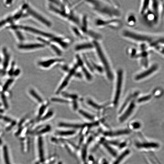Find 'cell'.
Wrapping results in <instances>:
<instances>
[{"label": "cell", "instance_id": "6da1fadb", "mask_svg": "<svg viewBox=\"0 0 164 164\" xmlns=\"http://www.w3.org/2000/svg\"><path fill=\"white\" fill-rule=\"evenodd\" d=\"M86 2L95 12L104 17V19H112L119 16V13L110 1H86Z\"/></svg>", "mask_w": 164, "mask_h": 164}, {"label": "cell", "instance_id": "7a4b0ae2", "mask_svg": "<svg viewBox=\"0 0 164 164\" xmlns=\"http://www.w3.org/2000/svg\"><path fill=\"white\" fill-rule=\"evenodd\" d=\"M93 42L94 44V49L100 61V64L104 69V72L108 80L112 81L114 78L113 72L106 52L99 41H93Z\"/></svg>", "mask_w": 164, "mask_h": 164}, {"label": "cell", "instance_id": "3957f363", "mask_svg": "<svg viewBox=\"0 0 164 164\" xmlns=\"http://www.w3.org/2000/svg\"><path fill=\"white\" fill-rule=\"evenodd\" d=\"M123 72L122 69L118 70L117 73V80L116 84V90L114 103L115 105H117L120 98L123 81Z\"/></svg>", "mask_w": 164, "mask_h": 164}, {"label": "cell", "instance_id": "277c9868", "mask_svg": "<svg viewBox=\"0 0 164 164\" xmlns=\"http://www.w3.org/2000/svg\"><path fill=\"white\" fill-rule=\"evenodd\" d=\"M11 28L14 29H22L27 31L31 32L34 34L40 35L41 36H43V37L50 39V41L54 37L55 35L50 33H47L46 32L42 31L36 29L32 28V27H28V26H14L11 27Z\"/></svg>", "mask_w": 164, "mask_h": 164}, {"label": "cell", "instance_id": "5b68a950", "mask_svg": "<svg viewBox=\"0 0 164 164\" xmlns=\"http://www.w3.org/2000/svg\"><path fill=\"white\" fill-rule=\"evenodd\" d=\"M27 11L28 13L31 15L33 16L35 19H37L40 22L43 24L45 26L48 27H51L52 26V23L48 19H47L45 17L42 16V15L38 13L36 11L33 10L29 6L27 7Z\"/></svg>", "mask_w": 164, "mask_h": 164}, {"label": "cell", "instance_id": "8992f818", "mask_svg": "<svg viewBox=\"0 0 164 164\" xmlns=\"http://www.w3.org/2000/svg\"><path fill=\"white\" fill-rule=\"evenodd\" d=\"M64 61V59L58 57L56 58H50L46 60L42 61L39 62L38 64L40 66L44 68H47L51 66L62 63Z\"/></svg>", "mask_w": 164, "mask_h": 164}, {"label": "cell", "instance_id": "52a82bcc", "mask_svg": "<svg viewBox=\"0 0 164 164\" xmlns=\"http://www.w3.org/2000/svg\"><path fill=\"white\" fill-rule=\"evenodd\" d=\"M94 49V44L93 42H86L76 44L74 47V49L76 52H80Z\"/></svg>", "mask_w": 164, "mask_h": 164}, {"label": "cell", "instance_id": "ba28073f", "mask_svg": "<svg viewBox=\"0 0 164 164\" xmlns=\"http://www.w3.org/2000/svg\"><path fill=\"white\" fill-rule=\"evenodd\" d=\"M123 35L125 37L133 39L137 41L143 42V41H150L149 37L139 35V34H136L135 33L128 31H124L123 33Z\"/></svg>", "mask_w": 164, "mask_h": 164}, {"label": "cell", "instance_id": "9c48e42d", "mask_svg": "<svg viewBox=\"0 0 164 164\" xmlns=\"http://www.w3.org/2000/svg\"><path fill=\"white\" fill-rule=\"evenodd\" d=\"M157 68V65H153L147 70L144 71V72L137 74L135 77V80L138 81V80H142L144 78L147 77L151 75L152 73L155 72Z\"/></svg>", "mask_w": 164, "mask_h": 164}, {"label": "cell", "instance_id": "30bf717a", "mask_svg": "<svg viewBox=\"0 0 164 164\" xmlns=\"http://www.w3.org/2000/svg\"><path fill=\"white\" fill-rule=\"evenodd\" d=\"M45 46L44 44L42 43H34V44H21L18 45V48L22 50H33L39 48H44Z\"/></svg>", "mask_w": 164, "mask_h": 164}, {"label": "cell", "instance_id": "8fae6325", "mask_svg": "<svg viewBox=\"0 0 164 164\" xmlns=\"http://www.w3.org/2000/svg\"><path fill=\"white\" fill-rule=\"evenodd\" d=\"M134 107H135V104L134 102H132L130 105L128 106L127 110H126L125 112V113L122 115V116L120 117V121L121 122H123L126 120L127 118H128L132 112L133 110Z\"/></svg>", "mask_w": 164, "mask_h": 164}, {"label": "cell", "instance_id": "7c38bea8", "mask_svg": "<svg viewBox=\"0 0 164 164\" xmlns=\"http://www.w3.org/2000/svg\"><path fill=\"white\" fill-rule=\"evenodd\" d=\"M129 133V131L128 130H122L115 131L106 132L104 133V135L107 136H115L126 135L128 134Z\"/></svg>", "mask_w": 164, "mask_h": 164}, {"label": "cell", "instance_id": "4fadbf2b", "mask_svg": "<svg viewBox=\"0 0 164 164\" xmlns=\"http://www.w3.org/2000/svg\"><path fill=\"white\" fill-rule=\"evenodd\" d=\"M58 125L60 127L75 128V129L82 128L84 126V125L82 124L70 123H60Z\"/></svg>", "mask_w": 164, "mask_h": 164}, {"label": "cell", "instance_id": "5bb4252c", "mask_svg": "<svg viewBox=\"0 0 164 164\" xmlns=\"http://www.w3.org/2000/svg\"><path fill=\"white\" fill-rule=\"evenodd\" d=\"M136 146L139 148H156L158 147L159 145L156 143H138L136 144Z\"/></svg>", "mask_w": 164, "mask_h": 164}, {"label": "cell", "instance_id": "9a60e30c", "mask_svg": "<svg viewBox=\"0 0 164 164\" xmlns=\"http://www.w3.org/2000/svg\"><path fill=\"white\" fill-rule=\"evenodd\" d=\"M3 52L4 55V61H3V66L4 69H6L9 65V60H10V56L7 51V49L4 48L3 49Z\"/></svg>", "mask_w": 164, "mask_h": 164}, {"label": "cell", "instance_id": "2e32d148", "mask_svg": "<svg viewBox=\"0 0 164 164\" xmlns=\"http://www.w3.org/2000/svg\"><path fill=\"white\" fill-rule=\"evenodd\" d=\"M39 149L40 159L41 161H43L44 160V152H43V141L41 137H40L39 139Z\"/></svg>", "mask_w": 164, "mask_h": 164}, {"label": "cell", "instance_id": "e0dca14e", "mask_svg": "<svg viewBox=\"0 0 164 164\" xmlns=\"http://www.w3.org/2000/svg\"><path fill=\"white\" fill-rule=\"evenodd\" d=\"M102 143L104 146V147L107 150V151H108L109 152H110V153H111V155H112L114 156H116V153L114 150L109 145L108 143L104 141L102 142Z\"/></svg>", "mask_w": 164, "mask_h": 164}, {"label": "cell", "instance_id": "ac0fdd59", "mask_svg": "<svg viewBox=\"0 0 164 164\" xmlns=\"http://www.w3.org/2000/svg\"><path fill=\"white\" fill-rule=\"evenodd\" d=\"M129 151L128 150L125 151L118 158V159H117L113 164H119L120 163L121 161H122L123 159H124V158L127 155L129 154Z\"/></svg>", "mask_w": 164, "mask_h": 164}, {"label": "cell", "instance_id": "d6986e66", "mask_svg": "<svg viewBox=\"0 0 164 164\" xmlns=\"http://www.w3.org/2000/svg\"><path fill=\"white\" fill-rule=\"evenodd\" d=\"M76 132L74 130L66 131H57V134L58 135L62 136H71L75 134Z\"/></svg>", "mask_w": 164, "mask_h": 164}, {"label": "cell", "instance_id": "ffe728a7", "mask_svg": "<svg viewBox=\"0 0 164 164\" xmlns=\"http://www.w3.org/2000/svg\"><path fill=\"white\" fill-rule=\"evenodd\" d=\"M3 156H4L5 163V164H11L10 162L9 155H8L7 149L6 146H4L3 147Z\"/></svg>", "mask_w": 164, "mask_h": 164}, {"label": "cell", "instance_id": "44dd1931", "mask_svg": "<svg viewBox=\"0 0 164 164\" xmlns=\"http://www.w3.org/2000/svg\"><path fill=\"white\" fill-rule=\"evenodd\" d=\"M79 112L81 115L89 120H93L94 119V117L92 115H91L90 114L88 113L86 111L82 110H79Z\"/></svg>", "mask_w": 164, "mask_h": 164}, {"label": "cell", "instance_id": "7402d4cb", "mask_svg": "<svg viewBox=\"0 0 164 164\" xmlns=\"http://www.w3.org/2000/svg\"><path fill=\"white\" fill-rule=\"evenodd\" d=\"M88 104H89L90 106L93 108L96 109L97 110H100L102 108V106H100L98 104H96L95 102L91 100H88L87 102Z\"/></svg>", "mask_w": 164, "mask_h": 164}, {"label": "cell", "instance_id": "603a6c76", "mask_svg": "<svg viewBox=\"0 0 164 164\" xmlns=\"http://www.w3.org/2000/svg\"><path fill=\"white\" fill-rule=\"evenodd\" d=\"M30 93L32 95V96H33V97H34V98H35V99L37 100L38 101L40 102H42V98H41V97H40L39 96L37 95V94L35 92L34 90H31Z\"/></svg>", "mask_w": 164, "mask_h": 164}, {"label": "cell", "instance_id": "cb8c5ba5", "mask_svg": "<svg viewBox=\"0 0 164 164\" xmlns=\"http://www.w3.org/2000/svg\"><path fill=\"white\" fill-rule=\"evenodd\" d=\"M62 96L66 98H71L72 99H76L77 98V96L75 95L71 94L66 93H63Z\"/></svg>", "mask_w": 164, "mask_h": 164}, {"label": "cell", "instance_id": "d4e9b609", "mask_svg": "<svg viewBox=\"0 0 164 164\" xmlns=\"http://www.w3.org/2000/svg\"><path fill=\"white\" fill-rule=\"evenodd\" d=\"M13 82V80L12 79H9V80H8L7 82H6L4 86H3V90L5 91V90H7V89L9 88V86Z\"/></svg>", "mask_w": 164, "mask_h": 164}, {"label": "cell", "instance_id": "484cf974", "mask_svg": "<svg viewBox=\"0 0 164 164\" xmlns=\"http://www.w3.org/2000/svg\"><path fill=\"white\" fill-rule=\"evenodd\" d=\"M144 2H145L144 3V4H143V7L142 9L141 12L142 13H144V11H145V10L147 9L148 5H149V1H145Z\"/></svg>", "mask_w": 164, "mask_h": 164}, {"label": "cell", "instance_id": "4316f807", "mask_svg": "<svg viewBox=\"0 0 164 164\" xmlns=\"http://www.w3.org/2000/svg\"><path fill=\"white\" fill-rule=\"evenodd\" d=\"M52 101L55 102H58L60 103H67V101L64 100L62 99L58 98H52Z\"/></svg>", "mask_w": 164, "mask_h": 164}, {"label": "cell", "instance_id": "83f0119b", "mask_svg": "<svg viewBox=\"0 0 164 164\" xmlns=\"http://www.w3.org/2000/svg\"><path fill=\"white\" fill-rule=\"evenodd\" d=\"M16 35H17V37L21 41H23L24 40L23 36L22 35L21 33L20 32L17 31L16 32Z\"/></svg>", "mask_w": 164, "mask_h": 164}, {"label": "cell", "instance_id": "f1b7e54d", "mask_svg": "<svg viewBox=\"0 0 164 164\" xmlns=\"http://www.w3.org/2000/svg\"><path fill=\"white\" fill-rule=\"evenodd\" d=\"M151 98V96H146V97H143V98H141V99H140L139 100V102L145 101L148 100H149L150 98Z\"/></svg>", "mask_w": 164, "mask_h": 164}, {"label": "cell", "instance_id": "f546056e", "mask_svg": "<svg viewBox=\"0 0 164 164\" xmlns=\"http://www.w3.org/2000/svg\"><path fill=\"white\" fill-rule=\"evenodd\" d=\"M52 112L51 111L48 112L47 114H46V115L44 116V118H43V120H45L48 119V118H50L51 116H52Z\"/></svg>", "mask_w": 164, "mask_h": 164}, {"label": "cell", "instance_id": "4dcf8cb0", "mask_svg": "<svg viewBox=\"0 0 164 164\" xmlns=\"http://www.w3.org/2000/svg\"><path fill=\"white\" fill-rule=\"evenodd\" d=\"M132 126L133 128L137 129V128H139V127H140V124L138 122H135L133 123L132 124Z\"/></svg>", "mask_w": 164, "mask_h": 164}, {"label": "cell", "instance_id": "1f68e13d", "mask_svg": "<svg viewBox=\"0 0 164 164\" xmlns=\"http://www.w3.org/2000/svg\"><path fill=\"white\" fill-rule=\"evenodd\" d=\"M50 127H49V126H48V127H47L46 128H44V129H42V131H41V132H40V133H44L46 132L49 131L50 130Z\"/></svg>", "mask_w": 164, "mask_h": 164}, {"label": "cell", "instance_id": "d6a6232c", "mask_svg": "<svg viewBox=\"0 0 164 164\" xmlns=\"http://www.w3.org/2000/svg\"><path fill=\"white\" fill-rule=\"evenodd\" d=\"M46 107V106H42V107L41 108L39 112V114L40 115H42L43 114V112H44V110H45Z\"/></svg>", "mask_w": 164, "mask_h": 164}, {"label": "cell", "instance_id": "836d02e7", "mask_svg": "<svg viewBox=\"0 0 164 164\" xmlns=\"http://www.w3.org/2000/svg\"><path fill=\"white\" fill-rule=\"evenodd\" d=\"M14 64H13L12 66H11V68L10 69V71H9V75H11L13 74L14 72Z\"/></svg>", "mask_w": 164, "mask_h": 164}, {"label": "cell", "instance_id": "e575fe53", "mask_svg": "<svg viewBox=\"0 0 164 164\" xmlns=\"http://www.w3.org/2000/svg\"><path fill=\"white\" fill-rule=\"evenodd\" d=\"M2 99H3V103H4L5 106L6 107H7V104L6 101L5 100V97L3 96H2Z\"/></svg>", "mask_w": 164, "mask_h": 164}, {"label": "cell", "instance_id": "d590c367", "mask_svg": "<svg viewBox=\"0 0 164 164\" xmlns=\"http://www.w3.org/2000/svg\"><path fill=\"white\" fill-rule=\"evenodd\" d=\"M20 73V70H17L15 72H14L13 74L15 76L18 75Z\"/></svg>", "mask_w": 164, "mask_h": 164}, {"label": "cell", "instance_id": "8d00e7d4", "mask_svg": "<svg viewBox=\"0 0 164 164\" xmlns=\"http://www.w3.org/2000/svg\"><path fill=\"white\" fill-rule=\"evenodd\" d=\"M3 72H4V71L3 70H0V74H1V73H3Z\"/></svg>", "mask_w": 164, "mask_h": 164}, {"label": "cell", "instance_id": "74e56055", "mask_svg": "<svg viewBox=\"0 0 164 164\" xmlns=\"http://www.w3.org/2000/svg\"><path fill=\"white\" fill-rule=\"evenodd\" d=\"M1 61H2V60H1V57H0V62H1Z\"/></svg>", "mask_w": 164, "mask_h": 164}]
</instances>
